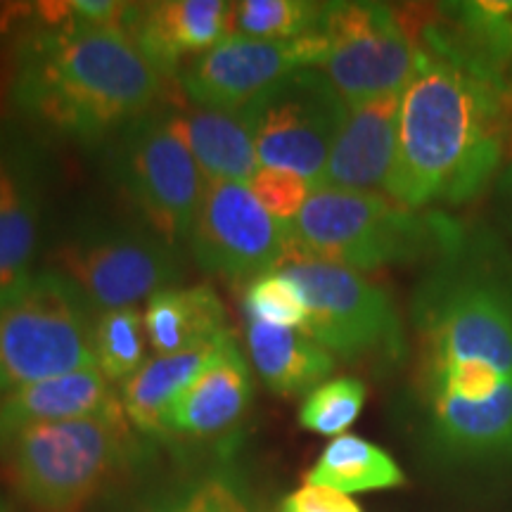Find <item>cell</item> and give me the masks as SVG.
Returning <instances> with one entry per match:
<instances>
[{"label":"cell","mask_w":512,"mask_h":512,"mask_svg":"<svg viewBox=\"0 0 512 512\" xmlns=\"http://www.w3.org/2000/svg\"><path fill=\"white\" fill-rule=\"evenodd\" d=\"M41 22L12 46L8 105L38 138L102 150L131 121L152 112L164 76L119 27L79 22L69 3L36 5Z\"/></svg>","instance_id":"cell-1"},{"label":"cell","mask_w":512,"mask_h":512,"mask_svg":"<svg viewBox=\"0 0 512 512\" xmlns=\"http://www.w3.org/2000/svg\"><path fill=\"white\" fill-rule=\"evenodd\" d=\"M510 136V83L418 46L384 192L408 209L470 202L494 178Z\"/></svg>","instance_id":"cell-2"},{"label":"cell","mask_w":512,"mask_h":512,"mask_svg":"<svg viewBox=\"0 0 512 512\" xmlns=\"http://www.w3.org/2000/svg\"><path fill=\"white\" fill-rule=\"evenodd\" d=\"M425 368L484 361L512 377V259L494 235L465 230L413 292Z\"/></svg>","instance_id":"cell-3"},{"label":"cell","mask_w":512,"mask_h":512,"mask_svg":"<svg viewBox=\"0 0 512 512\" xmlns=\"http://www.w3.org/2000/svg\"><path fill=\"white\" fill-rule=\"evenodd\" d=\"M290 226V249L351 268L434 264L465 238V223L444 211L408 209L377 192L311 190Z\"/></svg>","instance_id":"cell-4"},{"label":"cell","mask_w":512,"mask_h":512,"mask_svg":"<svg viewBox=\"0 0 512 512\" xmlns=\"http://www.w3.org/2000/svg\"><path fill=\"white\" fill-rule=\"evenodd\" d=\"M138 453L124 406L22 432L0 458L34 512H81Z\"/></svg>","instance_id":"cell-5"},{"label":"cell","mask_w":512,"mask_h":512,"mask_svg":"<svg viewBox=\"0 0 512 512\" xmlns=\"http://www.w3.org/2000/svg\"><path fill=\"white\" fill-rule=\"evenodd\" d=\"M98 311L55 266L0 287V394L95 363Z\"/></svg>","instance_id":"cell-6"},{"label":"cell","mask_w":512,"mask_h":512,"mask_svg":"<svg viewBox=\"0 0 512 512\" xmlns=\"http://www.w3.org/2000/svg\"><path fill=\"white\" fill-rule=\"evenodd\" d=\"M50 259L91 299L95 311L136 306L185 278L181 249L136 214L88 207L57 235Z\"/></svg>","instance_id":"cell-7"},{"label":"cell","mask_w":512,"mask_h":512,"mask_svg":"<svg viewBox=\"0 0 512 512\" xmlns=\"http://www.w3.org/2000/svg\"><path fill=\"white\" fill-rule=\"evenodd\" d=\"M100 155L128 211L174 247L188 245L209 181L169 126L164 107L121 128Z\"/></svg>","instance_id":"cell-8"},{"label":"cell","mask_w":512,"mask_h":512,"mask_svg":"<svg viewBox=\"0 0 512 512\" xmlns=\"http://www.w3.org/2000/svg\"><path fill=\"white\" fill-rule=\"evenodd\" d=\"M304 294V335L347 361L396 363L406 354L399 311L387 290L351 268L287 249L283 266Z\"/></svg>","instance_id":"cell-9"},{"label":"cell","mask_w":512,"mask_h":512,"mask_svg":"<svg viewBox=\"0 0 512 512\" xmlns=\"http://www.w3.org/2000/svg\"><path fill=\"white\" fill-rule=\"evenodd\" d=\"M261 166L294 171L316 190L349 105L318 67L297 69L242 107Z\"/></svg>","instance_id":"cell-10"},{"label":"cell","mask_w":512,"mask_h":512,"mask_svg":"<svg viewBox=\"0 0 512 512\" xmlns=\"http://www.w3.org/2000/svg\"><path fill=\"white\" fill-rule=\"evenodd\" d=\"M320 31L330 50L318 69L349 107L403 93L413 79L418 43L389 5L328 3Z\"/></svg>","instance_id":"cell-11"},{"label":"cell","mask_w":512,"mask_h":512,"mask_svg":"<svg viewBox=\"0 0 512 512\" xmlns=\"http://www.w3.org/2000/svg\"><path fill=\"white\" fill-rule=\"evenodd\" d=\"M204 273L245 283L283 266L290 226L273 219L245 183L209 181L188 238Z\"/></svg>","instance_id":"cell-12"},{"label":"cell","mask_w":512,"mask_h":512,"mask_svg":"<svg viewBox=\"0 0 512 512\" xmlns=\"http://www.w3.org/2000/svg\"><path fill=\"white\" fill-rule=\"evenodd\" d=\"M323 31L294 41H254L226 36L207 53L192 57L176 76L178 88L192 105L214 110H242L256 95L287 74L320 67L328 57Z\"/></svg>","instance_id":"cell-13"},{"label":"cell","mask_w":512,"mask_h":512,"mask_svg":"<svg viewBox=\"0 0 512 512\" xmlns=\"http://www.w3.org/2000/svg\"><path fill=\"white\" fill-rule=\"evenodd\" d=\"M50 164L38 136L0 119V287L31 271L43 240Z\"/></svg>","instance_id":"cell-14"},{"label":"cell","mask_w":512,"mask_h":512,"mask_svg":"<svg viewBox=\"0 0 512 512\" xmlns=\"http://www.w3.org/2000/svg\"><path fill=\"white\" fill-rule=\"evenodd\" d=\"M230 3L223 0H157L128 3L121 31L164 79H176L192 57L228 36Z\"/></svg>","instance_id":"cell-15"},{"label":"cell","mask_w":512,"mask_h":512,"mask_svg":"<svg viewBox=\"0 0 512 512\" xmlns=\"http://www.w3.org/2000/svg\"><path fill=\"white\" fill-rule=\"evenodd\" d=\"M401 93L349 107V119L332 147L318 188L375 192L387 188L399 145Z\"/></svg>","instance_id":"cell-16"},{"label":"cell","mask_w":512,"mask_h":512,"mask_svg":"<svg viewBox=\"0 0 512 512\" xmlns=\"http://www.w3.org/2000/svg\"><path fill=\"white\" fill-rule=\"evenodd\" d=\"M119 406V394L112 392L110 380L95 366L0 394V456L31 427L107 413Z\"/></svg>","instance_id":"cell-17"},{"label":"cell","mask_w":512,"mask_h":512,"mask_svg":"<svg viewBox=\"0 0 512 512\" xmlns=\"http://www.w3.org/2000/svg\"><path fill=\"white\" fill-rule=\"evenodd\" d=\"M252 394V373L233 339L226 351L171 403L162 425L164 437H219L238 425L247 413Z\"/></svg>","instance_id":"cell-18"},{"label":"cell","mask_w":512,"mask_h":512,"mask_svg":"<svg viewBox=\"0 0 512 512\" xmlns=\"http://www.w3.org/2000/svg\"><path fill=\"white\" fill-rule=\"evenodd\" d=\"M164 112L207 181L247 185L261 169L242 110H214L190 102L169 105Z\"/></svg>","instance_id":"cell-19"},{"label":"cell","mask_w":512,"mask_h":512,"mask_svg":"<svg viewBox=\"0 0 512 512\" xmlns=\"http://www.w3.org/2000/svg\"><path fill=\"white\" fill-rule=\"evenodd\" d=\"M233 339V330H228L226 335L209 339L195 349L147 358L145 366L119 387V401L133 430L147 437H164L162 425L171 403L226 351Z\"/></svg>","instance_id":"cell-20"},{"label":"cell","mask_w":512,"mask_h":512,"mask_svg":"<svg viewBox=\"0 0 512 512\" xmlns=\"http://www.w3.org/2000/svg\"><path fill=\"white\" fill-rule=\"evenodd\" d=\"M430 396L434 446L456 460H491L512 453V380L494 399L467 403L456 396Z\"/></svg>","instance_id":"cell-21"},{"label":"cell","mask_w":512,"mask_h":512,"mask_svg":"<svg viewBox=\"0 0 512 512\" xmlns=\"http://www.w3.org/2000/svg\"><path fill=\"white\" fill-rule=\"evenodd\" d=\"M247 351L268 392L302 396L335 370V356L304 332L247 318Z\"/></svg>","instance_id":"cell-22"},{"label":"cell","mask_w":512,"mask_h":512,"mask_svg":"<svg viewBox=\"0 0 512 512\" xmlns=\"http://www.w3.org/2000/svg\"><path fill=\"white\" fill-rule=\"evenodd\" d=\"M145 330L152 349L166 356L200 347L230 328L219 294L209 285H192L152 294L145 309Z\"/></svg>","instance_id":"cell-23"},{"label":"cell","mask_w":512,"mask_h":512,"mask_svg":"<svg viewBox=\"0 0 512 512\" xmlns=\"http://www.w3.org/2000/svg\"><path fill=\"white\" fill-rule=\"evenodd\" d=\"M304 479L306 484L328 486L347 496L406 484V475L396 460L384 448L356 434L332 439Z\"/></svg>","instance_id":"cell-24"},{"label":"cell","mask_w":512,"mask_h":512,"mask_svg":"<svg viewBox=\"0 0 512 512\" xmlns=\"http://www.w3.org/2000/svg\"><path fill=\"white\" fill-rule=\"evenodd\" d=\"M126 512H261L249 486L228 467L200 472L145 494Z\"/></svg>","instance_id":"cell-25"},{"label":"cell","mask_w":512,"mask_h":512,"mask_svg":"<svg viewBox=\"0 0 512 512\" xmlns=\"http://www.w3.org/2000/svg\"><path fill=\"white\" fill-rule=\"evenodd\" d=\"M328 3L311 0H238L230 3L228 36L294 41L323 29Z\"/></svg>","instance_id":"cell-26"},{"label":"cell","mask_w":512,"mask_h":512,"mask_svg":"<svg viewBox=\"0 0 512 512\" xmlns=\"http://www.w3.org/2000/svg\"><path fill=\"white\" fill-rule=\"evenodd\" d=\"M145 316L136 306L98 313L95 320V363L110 382L124 384L147 363Z\"/></svg>","instance_id":"cell-27"},{"label":"cell","mask_w":512,"mask_h":512,"mask_svg":"<svg viewBox=\"0 0 512 512\" xmlns=\"http://www.w3.org/2000/svg\"><path fill=\"white\" fill-rule=\"evenodd\" d=\"M366 403V384L356 377L323 382L299 408V425L323 437H342L358 420Z\"/></svg>","instance_id":"cell-28"},{"label":"cell","mask_w":512,"mask_h":512,"mask_svg":"<svg viewBox=\"0 0 512 512\" xmlns=\"http://www.w3.org/2000/svg\"><path fill=\"white\" fill-rule=\"evenodd\" d=\"M247 318L264 320L278 328H304L306 302L299 285L283 271H271L252 280L245 292Z\"/></svg>","instance_id":"cell-29"},{"label":"cell","mask_w":512,"mask_h":512,"mask_svg":"<svg viewBox=\"0 0 512 512\" xmlns=\"http://www.w3.org/2000/svg\"><path fill=\"white\" fill-rule=\"evenodd\" d=\"M247 188L259 200L273 219L292 223L297 214L309 200L311 185L302 176L287 169H273V166H261L256 171Z\"/></svg>","instance_id":"cell-30"},{"label":"cell","mask_w":512,"mask_h":512,"mask_svg":"<svg viewBox=\"0 0 512 512\" xmlns=\"http://www.w3.org/2000/svg\"><path fill=\"white\" fill-rule=\"evenodd\" d=\"M278 512H363L347 494L328 486L306 484L283 498Z\"/></svg>","instance_id":"cell-31"},{"label":"cell","mask_w":512,"mask_h":512,"mask_svg":"<svg viewBox=\"0 0 512 512\" xmlns=\"http://www.w3.org/2000/svg\"><path fill=\"white\" fill-rule=\"evenodd\" d=\"M498 200H501L503 219L512 233V164L498 178Z\"/></svg>","instance_id":"cell-32"},{"label":"cell","mask_w":512,"mask_h":512,"mask_svg":"<svg viewBox=\"0 0 512 512\" xmlns=\"http://www.w3.org/2000/svg\"><path fill=\"white\" fill-rule=\"evenodd\" d=\"M0 512H12V510L8 508V503L3 501V498H0Z\"/></svg>","instance_id":"cell-33"},{"label":"cell","mask_w":512,"mask_h":512,"mask_svg":"<svg viewBox=\"0 0 512 512\" xmlns=\"http://www.w3.org/2000/svg\"><path fill=\"white\" fill-rule=\"evenodd\" d=\"M508 147H510V152H512V136H510V145Z\"/></svg>","instance_id":"cell-34"}]
</instances>
